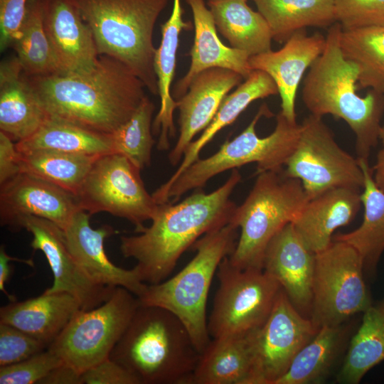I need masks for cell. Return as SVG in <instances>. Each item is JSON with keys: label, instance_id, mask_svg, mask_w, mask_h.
Segmentation results:
<instances>
[{"label": "cell", "instance_id": "1", "mask_svg": "<svg viewBox=\"0 0 384 384\" xmlns=\"http://www.w3.org/2000/svg\"><path fill=\"white\" fill-rule=\"evenodd\" d=\"M241 178L233 169L227 181L211 193L200 188L178 203L159 204L149 227L139 235L120 238L121 252L137 261L133 268L142 282L154 284L166 279L196 241L230 223L237 206L230 196Z\"/></svg>", "mask_w": 384, "mask_h": 384}, {"label": "cell", "instance_id": "2", "mask_svg": "<svg viewBox=\"0 0 384 384\" xmlns=\"http://www.w3.org/2000/svg\"><path fill=\"white\" fill-rule=\"evenodd\" d=\"M48 116L111 134L136 112L146 88L123 63L100 55L97 66L85 74L30 76Z\"/></svg>", "mask_w": 384, "mask_h": 384}, {"label": "cell", "instance_id": "3", "mask_svg": "<svg viewBox=\"0 0 384 384\" xmlns=\"http://www.w3.org/2000/svg\"><path fill=\"white\" fill-rule=\"evenodd\" d=\"M341 31L337 22L329 26L324 50L304 79L302 100L311 114L343 119L355 135L357 158L368 160L379 141L384 94L372 89L364 97L357 93L359 70L343 55Z\"/></svg>", "mask_w": 384, "mask_h": 384}, {"label": "cell", "instance_id": "4", "mask_svg": "<svg viewBox=\"0 0 384 384\" xmlns=\"http://www.w3.org/2000/svg\"><path fill=\"white\" fill-rule=\"evenodd\" d=\"M200 355L176 315L139 304L110 358L139 384H190Z\"/></svg>", "mask_w": 384, "mask_h": 384}, {"label": "cell", "instance_id": "5", "mask_svg": "<svg viewBox=\"0 0 384 384\" xmlns=\"http://www.w3.org/2000/svg\"><path fill=\"white\" fill-rule=\"evenodd\" d=\"M99 55L123 63L153 95L159 93L153 31L170 0H74Z\"/></svg>", "mask_w": 384, "mask_h": 384}, {"label": "cell", "instance_id": "6", "mask_svg": "<svg viewBox=\"0 0 384 384\" xmlns=\"http://www.w3.org/2000/svg\"><path fill=\"white\" fill-rule=\"evenodd\" d=\"M238 229L229 223L203 235L192 245L196 255L179 272L158 284H147L138 297L142 305L164 308L176 315L200 353L210 341L206 316L210 287L220 262L235 248Z\"/></svg>", "mask_w": 384, "mask_h": 384}, {"label": "cell", "instance_id": "7", "mask_svg": "<svg viewBox=\"0 0 384 384\" xmlns=\"http://www.w3.org/2000/svg\"><path fill=\"white\" fill-rule=\"evenodd\" d=\"M252 188L237 206L230 223L240 229L230 262L241 270H263L266 248L286 225L292 223L309 198L302 182L284 169L257 174Z\"/></svg>", "mask_w": 384, "mask_h": 384}, {"label": "cell", "instance_id": "8", "mask_svg": "<svg viewBox=\"0 0 384 384\" xmlns=\"http://www.w3.org/2000/svg\"><path fill=\"white\" fill-rule=\"evenodd\" d=\"M272 116L262 104L249 125L232 140H227L212 156L198 159L189 166L163 193L153 196L158 204L175 203L186 192L203 188L212 177L229 169L255 163L256 174L283 169L293 153L301 126L289 122L280 112L276 117L274 131L260 137L256 125L262 117Z\"/></svg>", "mask_w": 384, "mask_h": 384}, {"label": "cell", "instance_id": "9", "mask_svg": "<svg viewBox=\"0 0 384 384\" xmlns=\"http://www.w3.org/2000/svg\"><path fill=\"white\" fill-rule=\"evenodd\" d=\"M139 306L136 295L117 287L100 306L78 311L48 348L82 373L110 358Z\"/></svg>", "mask_w": 384, "mask_h": 384}, {"label": "cell", "instance_id": "10", "mask_svg": "<svg viewBox=\"0 0 384 384\" xmlns=\"http://www.w3.org/2000/svg\"><path fill=\"white\" fill-rule=\"evenodd\" d=\"M363 275L362 257L345 242L334 240L316 253L309 318L318 329L341 326L372 304Z\"/></svg>", "mask_w": 384, "mask_h": 384}, {"label": "cell", "instance_id": "11", "mask_svg": "<svg viewBox=\"0 0 384 384\" xmlns=\"http://www.w3.org/2000/svg\"><path fill=\"white\" fill-rule=\"evenodd\" d=\"M218 288L208 320L213 338L248 333L267 320L281 289L279 284L263 270H241L228 256L216 272Z\"/></svg>", "mask_w": 384, "mask_h": 384}, {"label": "cell", "instance_id": "12", "mask_svg": "<svg viewBox=\"0 0 384 384\" xmlns=\"http://www.w3.org/2000/svg\"><path fill=\"white\" fill-rule=\"evenodd\" d=\"M140 171L124 156L100 155L76 195L80 209L90 215L106 212L124 218L135 225L137 233L141 232L159 204L146 189Z\"/></svg>", "mask_w": 384, "mask_h": 384}, {"label": "cell", "instance_id": "13", "mask_svg": "<svg viewBox=\"0 0 384 384\" xmlns=\"http://www.w3.org/2000/svg\"><path fill=\"white\" fill-rule=\"evenodd\" d=\"M300 126L284 171L302 182L309 199L335 188H363L364 176L358 158L338 145L321 117L310 114Z\"/></svg>", "mask_w": 384, "mask_h": 384}, {"label": "cell", "instance_id": "14", "mask_svg": "<svg viewBox=\"0 0 384 384\" xmlns=\"http://www.w3.org/2000/svg\"><path fill=\"white\" fill-rule=\"evenodd\" d=\"M318 330L281 288L267 320L254 331L253 364L247 384H275Z\"/></svg>", "mask_w": 384, "mask_h": 384}, {"label": "cell", "instance_id": "15", "mask_svg": "<svg viewBox=\"0 0 384 384\" xmlns=\"http://www.w3.org/2000/svg\"><path fill=\"white\" fill-rule=\"evenodd\" d=\"M23 228L32 234L31 247L44 254L51 269L53 282L46 292H67L85 310L97 307L109 299L115 287L98 284L87 277L70 252L63 229L48 220L33 215L20 218L12 229Z\"/></svg>", "mask_w": 384, "mask_h": 384}, {"label": "cell", "instance_id": "16", "mask_svg": "<svg viewBox=\"0 0 384 384\" xmlns=\"http://www.w3.org/2000/svg\"><path fill=\"white\" fill-rule=\"evenodd\" d=\"M80 210L77 196L31 174L21 171L0 185V222L13 228L21 217L33 215L48 220L65 230Z\"/></svg>", "mask_w": 384, "mask_h": 384}, {"label": "cell", "instance_id": "17", "mask_svg": "<svg viewBox=\"0 0 384 384\" xmlns=\"http://www.w3.org/2000/svg\"><path fill=\"white\" fill-rule=\"evenodd\" d=\"M42 21L61 75L85 74L97 65L92 33L74 0H40Z\"/></svg>", "mask_w": 384, "mask_h": 384}, {"label": "cell", "instance_id": "18", "mask_svg": "<svg viewBox=\"0 0 384 384\" xmlns=\"http://www.w3.org/2000/svg\"><path fill=\"white\" fill-rule=\"evenodd\" d=\"M243 79L239 73L221 68L205 70L193 78L187 92L176 100L179 136L168 156L172 166L181 161L193 137L210 124L225 97Z\"/></svg>", "mask_w": 384, "mask_h": 384}, {"label": "cell", "instance_id": "19", "mask_svg": "<svg viewBox=\"0 0 384 384\" xmlns=\"http://www.w3.org/2000/svg\"><path fill=\"white\" fill-rule=\"evenodd\" d=\"M90 216L83 210H78L63 230L72 255L94 282L106 287H122L139 297L147 284L141 281L134 268L127 270L115 265L105 253V240L116 230L108 225L93 229Z\"/></svg>", "mask_w": 384, "mask_h": 384}, {"label": "cell", "instance_id": "20", "mask_svg": "<svg viewBox=\"0 0 384 384\" xmlns=\"http://www.w3.org/2000/svg\"><path fill=\"white\" fill-rule=\"evenodd\" d=\"M326 36L305 30L294 33L278 50L272 49L250 56L252 70H261L275 82L281 99L280 112L291 122H297L296 97L299 85L308 68L321 54Z\"/></svg>", "mask_w": 384, "mask_h": 384}, {"label": "cell", "instance_id": "21", "mask_svg": "<svg viewBox=\"0 0 384 384\" xmlns=\"http://www.w3.org/2000/svg\"><path fill=\"white\" fill-rule=\"evenodd\" d=\"M315 260L316 253L306 245L292 223L274 235L264 255L263 270L279 284L303 315L311 313Z\"/></svg>", "mask_w": 384, "mask_h": 384}, {"label": "cell", "instance_id": "22", "mask_svg": "<svg viewBox=\"0 0 384 384\" xmlns=\"http://www.w3.org/2000/svg\"><path fill=\"white\" fill-rule=\"evenodd\" d=\"M192 11L194 40L190 53L191 64L186 74L178 80L171 92L174 100L182 97L193 78L201 72L221 68L233 70L246 79L252 72L250 55L245 51L228 47L220 40L210 10L204 0H185Z\"/></svg>", "mask_w": 384, "mask_h": 384}, {"label": "cell", "instance_id": "23", "mask_svg": "<svg viewBox=\"0 0 384 384\" xmlns=\"http://www.w3.org/2000/svg\"><path fill=\"white\" fill-rule=\"evenodd\" d=\"M48 115L16 56L0 64V132L15 143L32 136Z\"/></svg>", "mask_w": 384, "mask_h": 384}, {"label": "cell", "instance_id": "24", "mask_svg": "<svg viewBox=\"0 0 384 384\" xmlns=\"http://www.w3.org/2000/svg\"><path fill=\"white\" fill-rule=\"evenodd\" d=\"M361 204L358 188L329 189L309 199L292 223L306 245L317 253L331 243L337 228L354 219Z\"/></svg>", "mask_w": 384, "mask_h": 384}, {"label": "cell", "instance_id": "25", "mask_svg": "<svg viewBox=\"0 0 384 384\" xmlns=\"http://www.w3.org/2000/svg\"><path fill=\"white\" fill-rule=\"evenodd\" d=\"M80 309L78 301L67 292H44L36 297L1 306L0 323L11 325L49 347Z\"/></svg>", "mask_w": 384, "mask_h": 384}, {"label": "cell", "instance_id": "26", "mask_svg": "<svg viewBox=\"0 0 384 384\" xmlns=\"http://www.w3.org/2000/svg\"><path fill=\"white\" fill-rule=\"evenodd\" d=\"M183 14L181 0H174L171 15L161 26V39L154 57L160 108L152 122V132L155 135L159 134L157 148L161 151L169 148V139L176 132L174 122L176 101L172 96L171 86L175 75L180 34L183 30L191 28V23L183 21Z\"/></svg>", "mask_w": 384, "mask_h": 384}, {"label": "cell", "instance_id": "27", "mask_svg": "<svg viewBox=\"0 0 384 384\" xmlns=\"http://www.w3.org/2000/svg\"><path fill=\"white\" fill-rule=\"evenodd\" d=\"M255 330L210 340L201 353L190 384H247Z\"/></svg>", "mask_w": 384, "mask_h": 384}, {"label": "cell", "instance_id": "28", "mask_svg": "<svg viewBox=\"0 0 384 384\" xmlns=\"http://www.w3.org/2000/svg\"><path fill=\"white\" fill-rule=\"evenodd\" d=\"M277 94V85L269 75L261 70H252L243 82L225 97L210 124L196 140L188 146L179 167L152 193L153 196L166 190L183 171L200 158L201 151L215 134L233 123L252 102Z\"/></svg>", "mask_w": 384, "mask_h": 384}, {"label": "cell", "instance_id": "29", "mask_svg": "<svg viewBox=\"0 0 384 384\" xmlns=\"http://www.w3.org/2000/svg\"><path fill=\"white\" fill-rule=\"evenodd\" d=\"M364 176L363 192V219L360 226L347 233L338 234L335 240L354 247L362 257L364 272L374 275L384 251V192L376 185L368 160L358 159Z\"/></svg>", "mask_w": 384, "mask_h": 384}, {"label": "cell", "instance_id": "30", "mask_svg": "<svg viewBox=\"0 0 384 384\" xmlns=\"http://www.w3.org/2000/svg\"><path fill=\"white\" fill-rule=\"evenodd\" d=\"M247 0H208L217 30L230 46L250 56L271 50L272 34L265 18Z\"/></svg>", "mask_w": 384, "mask_h": 384}, {"label": "cell", "instance_id": "31", "mask_svg": "<svg viewBox=\"0 0 384 384\" xmlns=\"http://www.w3.org/2000/svg\"><path fill=\"white\" fill-rule=\"evenodd\" d=\"M267 21L272 40L284 43L307 27L336 23L333 0H251Z\"/></svg>", "mask_w": 384, "mask_h": 384}, {"label": "cell", "instance_id": "32", "mask_svg": "<svg viewBox=\"0 0 384 384\" xmlns=\"http://www.w3.org/2000/svg\"><path fill=\"white\" fill-rule=\"evenodd\" d=\"M18 151L46 149L86 155L113 153L112 135L48 116L29 138L15 143Z\"/></svg>", "mask_w": 384, "mask_h": 384}, {"label": "cell", "instance_id": "33", "mask_svg": "<svg viewBox=\"0 0 384 384\" xmlns=\"http://www.w3.org/2000/svg\"><path fill=\"white\" fill-rule=\"evenodd\" d=\"M384 361V296L364 312L353 335L336 381L358 384L372 368Z\"/></svg>", "mask_w": 384, "mask_h": 384}, {"label": "cell", "instance_id": "34", "mask_svg": "<svg viewBox=\"0 0 384 384\" xmlns=\"http://www.w3.org/2000/svg\"><path fill=\"white\" fill-rule=\"evenodd\" d=\"M17 152L21 171L51 182L75 196L100 156L46 149Z\"/></svg>", "mask_w": 384, "mask_h": 384}, {"label": "cell", "instance_id": "35", "mask_svg": "<svg viewBox=\"0 0 384 384\" xmlns=\"http://www.w3.org/2000/svg\"><path fill=\"white\" fill-rule=\"evenodd\" d=\"M344 337L341 325L324 326L297 353L287 372L275 384L321 383L329 373Z\"/></svg>", "mask_w": 384, "mask_h": 384}, {"label": "cell", "instance_id": "36", "mask_svg": "<svg viewBox=\"0 0 384 384\" xmlns=\"http://www.w3.org/2000/svg\"><path fill=\"white\" fill-rule=\"evenodd\" d=\"M340 46L343 56L358 68V87L384 94V26L342 29Z\"/></svg>", "mask_w": 384, "mask_h": 384}, {"label": "cell", "instance_id": "37", "mask_svg": "<svg viewBox=\"0 0 384 384\" xmlns=\"http://www.w3.org/2000/svg\"><path fill=\"white\" fill-rule=\"evenodd\" d=\"M11 47L28 75L62 74L44 29L40 0L28 1L19 36Z\"/></svg>", "mask_w": 384, "mask_h": 384}, {"label": "cell", "instance_id": "38", "mask_svg": "<svg viewBox=\"0 0 384 384\" xmlns=\"http://www.w3.org/2000/svg\"><path fill=\"white\" fill-rule=\"evenodd\" d=\"M154 109L146 96L129 119L111 134L113 153L124 156L141 170L151 164L155 142L151 122Z\"/></svg>", "mask_w": 384, "mask_h": 384}, {"label": "cell", "instance_id": "39", "mask_svg": "<svg viewBox=\"0 0 384 384\" xmlns=\"http://www.w3.org/2000/svg\"><path fill=\"white\" fill-rule=\"evenodd\" d=\"M63 363L56 353L47 348L21 362L0 367V383H40L53 369Z\"/></svg>", "mask_w": 384, "mask_h": 384}, {"label": "cell", "instance_id": "40", "mask_svg": "<svg viewBox=\"0 0 384 384\" xmlns=\"http://www.w3.org/2000/svg\"><path fill=\"white\" fill-rule=\"evenodd\" d=\"M343 30L384 26V0H333Z\"/></svg>", "mask_w": 384, "mask_h": 384}, {"label": "cell", "instance_id": "41", "mask_svg": "<svg viewBox=\"0 0 384 384\" xmlns=\"http://www.w3.org/2000/svg\"><path fill=\"white\" fill-rule=\"evenodd\" d=\"M48 348L45 343L25 332L0 323V367L21 362Z\"/></svg>", "mask_w": 384, "mask_h": 384}, {"label": "cell", "instance_id": "42", "mask_svg": "<svg viewBox=\"0 0 384 384\" xmlns=\"http://www.w3.org/2000/svg\"><path fill=\"white\" fill-rule=\"evenodd\" d=\"M29 0H0V48L11 46L19 36V30Z\"/></svg>", "mask_w": 384, "mask_h": 384}, {"label": "cell", "instance_id": "43", "mask_svg": "<svg viewBox=\"0 0 384 384\" xmlns=\"http://www.w3.org/2000/svg\"><path fill=\"white\" fill-rule=\"evenodd\" d=\"M81 384H139L127 369L110 358L82 373Z\"/></svg>", "mask_w": 384, "mask_h": 384}, {"label": "cell", "instance_id": "44", "mask_svg": "<svg viewBox=\"0 0 384 384\" xmlns=\"http://www.w3.org/2000/svg\"><path fill=\"white\" fill-rule=\"evenodd\" d=\"M21 172L15 142L0 132V185Z\"/></svg>", "mask_w": 384, "mask_h": 384}, {"label": "cell", "instance_id": "45", "mask_svg": "<svg viewBox=\"0 0 384 384\" xmlns=\"http://www.w3.org/2000/svg\"><path fill=\"white\" fill-rule=\"evenodd\" d=\"M82 373L73 367L63 363L53 369L44 378L41 384H81Z\"/></svg>", "mask_w": 384, "mask_h": 384}, {"label": "cell", "instance_id": "46", "mask_svg": "<svg viewBox=\"0 0 384 384\" xmlns=\"http://www.w3.org/2000/svg\"><path fill=\"white\" fill-rule=\"evenodd\" d=\"M14 260L18 262H23L29 266L33 267V262L31 259L24 260L13 257L9 255L4 245H1L0 247V290L8 297L10 302L16 301V297L10 294L5 289V284L8 281L11 274V266L10 261Z\"/></svg>", "mask_w": 384, "mask_h": 384}, {"label": "cell", "instance_id": "47", "mask_svg": "<svg viewBox=\"0 0 384 384\" xmlns=\"http://www.w3.org/2000/svg\"><path fill=\"white\" fill-rule=\"evenodd\" d=\"M372 170L376 185L384 192V147L378 151Z\"/></svg>", "mask_w": 384, "mask_h": 384}, {"label": "cell", "instance_id": "48", "mask_svg": "<svg viewBox=\"0 0 384 384\" xmlns=\"http://www.w3.org/2000/svg\"><path fill=\"white\" fill-rule=\"evenodd\" d=\"M379 141L381 142L383 147H384V124H382L380 130Z\"/></svg>", "mask_w": 384, "mask_h": 384}]
</instances>
